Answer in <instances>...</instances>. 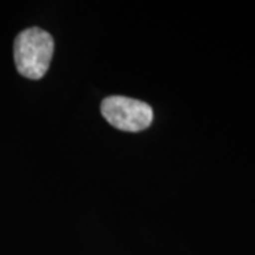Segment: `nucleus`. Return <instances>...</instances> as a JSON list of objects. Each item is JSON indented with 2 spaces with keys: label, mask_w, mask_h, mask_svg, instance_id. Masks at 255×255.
Listing matches in <instances>:
<instances>
[{
  "label": "nucleus",
  "mask_w": 255,
  "mask_h": 255,
  "mask_svg": "<svg viewBox=\"0 0 255 255\" xmlns=\"http://www.w3.org/2000/svg\"><path fill=\"white\" fill-rule=\"evenodd\" d=\"M101 114L112 127L125 132H139L150 127L153 111L143 101L114 95L101 104Z\"/></svg>",
  "instance_id": "nucleus-2"
},
{
  "label": "nucleus",
  "mask_w": 255,
  "mask_h": 255,
  "mask_svg": "<svg viewBox=\"0 0 255 255\" xmlns=\"http://www.w3.org/2000/svg\"><path fill=\"white\" fill-rule=\"evenodd\" d=\"M54 53V40L43 28L31 27L21 31L13 46L17 71L28 80H40L47 73Z\"/></svg>",
  "instance_id": "nucleus-1"
}]
</instances>
